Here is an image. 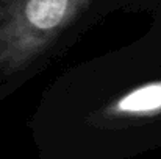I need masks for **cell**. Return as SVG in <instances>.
Masks as SVG:
<instances>
[{"mask_svg":"<svg viewBox=\"0 0 161 159\" xmlns=\"http://www.w3.org/2000/svg\"><path fill=\"white\" fill-rule=\"evenodd\" d=\"M161 114V80L138 84L108 103L102 115L113 120L152 119Z\"/></svg>","mask_w":161,"mask_h":159,"instance_id":"cell-2","label":"cell"},{"mask_svg":"<svg viewBox=\"0 0 161 159\" xmlns=\"http://www.w3.org/2000/svg\"><path fill=\"white\" fill-rule=\"evenodd\" d=\"M92 0H0V75L25 69L64 34Z\"/></svg>","mask_w":161,"mask_h":159,"instance_id":"cell-1","label":"cell"}]
</instances>
